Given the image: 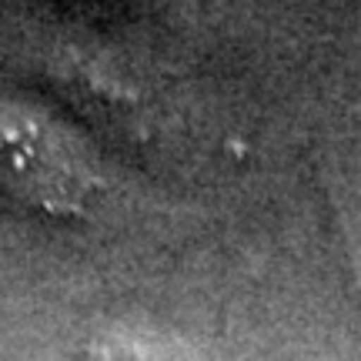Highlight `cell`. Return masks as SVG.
<instances>
[{
	"label": "cell",
	"mask_w": 361,
	"mask_h": 361,
	"mask_svg": "<svg viewBox=\"0 0 361 361\" xmlns=\"http://www.w3.org/2000/svg\"><path fill=\"white\" fill-rule=\"evenodd\" d=\"M338 214H341V234L348 241V255L355 264V281L361 288V178L341 180V188L335 191Z\"/></svg>",
	"instance_id": "obj_1"
}]
</instances>
